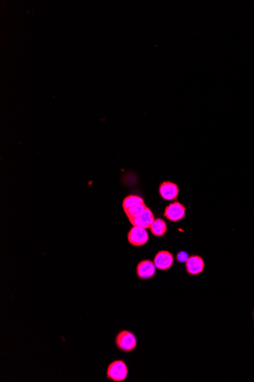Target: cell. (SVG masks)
<instances>
[{
	"mask_svg": "<svg viewBox=\"0 0 254 382\" xmlns=\"http://www.w3.org/2000/svg\"><path fill=\"white\" fill-rule=\"evenodd\" d=\"M128 368L122 360L112 362L107 370V377L113 382H121L127 379Z\"/></svg>",
	"mask_w": 254,
	"mask_h": 382,
	"instance_id": "obj_1",
	"label": "cell"
},
{
	"mask_svg": "<svg viewBox=\"0 0 254 382\" xmlns=\"http://www.w3.org/2000/svg\"><path fill=\"white\" fill-rule=\"evenodd\" d=\"M117 347L121 351L128 353L136 347V337L129 331H122L117 335L115 340Z\"/></svg>",
	"mask_w": 254,
	"mask_h": 382,
	"instance_id": "obj_2",
	"label": "cell"
},
{
	"mask_svg": "<svg viewBox=\"0 0 254 382\" xmlns=\"http://www.w3.org/2000/svg\"><path fill=\"white\" fill-rule=\"evenodd\" d=\"M185 215V206L180 202H174L166 207L164 216L170 221L177 222L184 218Z\"/></svg>",
	"mask_w": 254,
	"mask_h": 382,
	"instance_id": "obj_3",
	"label": "cell"
},
{
	"mask_svg": "<svg viewBox=\"0 0 254 382\" xmlns=\"http://www.w3.org/2000/svg\"><path fill=\"white\" fill-rule=\"evenodd\" d=\"M127 238L131 245L142 247L148 242V234L145 228L132 226V228L128 233Z\"/></svg>",
	"mask_w": 254,
	"mask_h": 382,
	"instance_id": "obj_4",
	"label": "cell"
},
{
	"mask_svg": "<svg viewBox=\"0 0 254 382\" xmlns=\"http://www.w3.org/2000/svg\"><path fill=\"white\" fill-rule=\"evenodd\" d=\"M174 256L172 253H170L167 250H161L157 253L154 258V263L158 269L161 271H165L171 269V266L174 263Z\"/></svg>",
	"mask_w": 254,
	"mask_h": 382,
	"instance_id": "obj_5",
	"label": "cell"
},
{
	"mask_svg": "<svg viewBox=\"0 0 254 382\" xmlns=\"http://www.w3.org/2000/svg\"><path fill=\"white\" fill-rule=\"evenodd\" d=\"M159 193L164 200H177L179 194L178 186L174 182H164L160 185Z\"/></svg>",
	"mask_w": 254,
	"mask_h": 382,
	"instance_id": "obj_6",
	"label": "cell"
},
{
	"mask_svg": "<svg viewBox=\"0 0 254 382\" xmlns=\"http://www.w3.org/2000/svg\"><path fill=\"white\" fill-rule=\"evenodd\" d=\"M205 263L203 259L198 255L191 256L186 262V270L191 276H197L204 270Z\"/></svg>",
	"mask_w": 254,
	"mask_h": 382,
	"instance_id": "obj_7",
	"label": "cell"
},
{
	"mask_svg": "<svg viewBox=\"0 0 254 382\" xmlns=\"http://www.w3.org/2000/svg\"><path fill=\"white\" fill-rule=\"evenodd\" d=\"M156 266L154 262L145 260L140 262L136 267V274L139 279H148L154 276Z\"/></svg>",
	"mask_w": 254,
	"mask_h": 382,
	"instance_id": "obj_8",
	"label": "cell"
},
{
	"mask_svg": "<svg viewBox=\"0 0 254 382\" xmlns=\"http://www.w3.org/2000/svg\"><path fill=\"white\" fill-rule=\"evenodd\" d=\"M154 219L155 218H154L152 211L149 208H146L142 215H140L138 218L131 221L130 223L132 226H136V227L148 229V228H150L151 224L154 222Z\"/></svg>",
	"mask_w": 254,
	"mask_h": 382,
	"instance_id": "obj_9",
	"label": "cell"
},
{
	"mask_svg": "<svg viewBox=\"0 0 254 382\" xmlns=\"http://www.w3.org/2000/svg\"><path fill=\"white\" fill-rule=\"evenodd\" d=\"M146 208L145 202H142V203L135 204V205H132V206L125 210L124 212H125L129 221H131L142 215Z\"/></svg>",
	"mask_w": 254,
	"mask_h": 382,
	"instance_id": "obj_10",
	"label": "cell"
},
{
	"mask_svg": "<svg viewBox=\"0 0 254 382\" xmlns=\"http://www.w3.org/2000/svg\"><path fill=\"white\" fill-rule=\"evenodd\" d=\"M150 231L151 234L155 237H162L167 232V227L165 221L161 218L154 219V222L150 227Z\"/></svg>",
	"mask_w": 254,
	"mask_h": 382,
	"instance_id": "obj_11",
	"label": "cell"
},
{
	"mask_svg": "<svg viewBox=\"0 0 254 382\" xmlns=\"http://www.w3.org/2000/svg\"><path fill=\"white\" fill-rule=\"evenodd\" d=\"M142 202H144V200L141 197L138 196V195H130L126 197L124 199V202H123V208L125 211L127 208L135 205V204L142 203Z\"/></svg>",
	"mask_w": 254,
	"mask_h": 382,
	"instance_id": "obj_12",
	"label": "cell"
},
{
	"mask_svg": "<svg viewBox=\"0 0 254 382\" xmlns=\"http://www.w3.org/2000/svg\"><path fill=\"white\" fill-rule=\"evenodd\" d=\"M189 255L188 253H187V252L185 251H180L178 253H177V260L178 262H180V263H185L187 261V260L189 259Z\"/></svg>",
	"mask_w": 254,
	"mask_h": 382,
	"instance_id": "obj_13",
	"label": "cell"
}]
</instances>
